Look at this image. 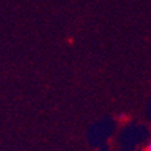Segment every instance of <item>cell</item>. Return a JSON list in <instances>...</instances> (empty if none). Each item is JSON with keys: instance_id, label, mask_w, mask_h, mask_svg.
Segmentation results:
<instances>
[{"instance_id": "cell-1", "label": "cell", "mask_w": 151, "mask_h": 151, "mask_svg": "<svg viewBox=\"0 0 151 151\" xmlns=\"http://www.w3.org/2000/svg\"><path fill=\"white\" fill-rule=\"evenodd\" d=\"M145 151H151V140L149 142V144L146 145V149H145Z\"/></svg>"}]
</instances>
